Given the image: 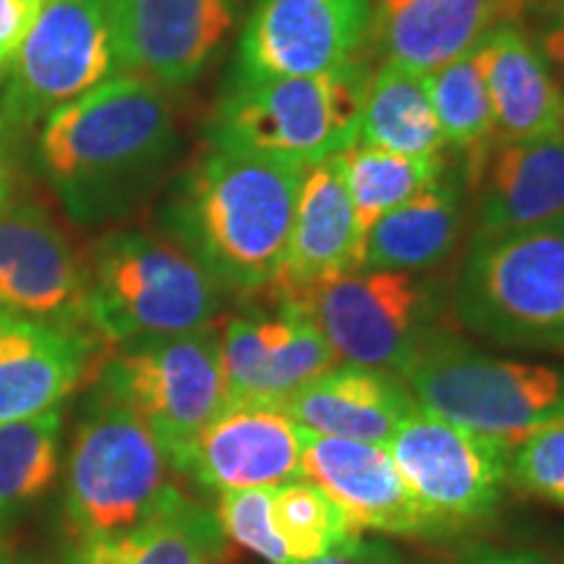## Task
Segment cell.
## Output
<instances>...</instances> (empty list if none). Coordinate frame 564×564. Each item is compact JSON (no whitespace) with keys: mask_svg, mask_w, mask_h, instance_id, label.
Here are the masks:
<instances>
[{"mask_svg":"<svg viewBox=\"0 0 564 564\" xmlns=\"http://www.w3.org/2000/svg\"><path fill=\"white\" fill-rule=\"evenodd\" d=\"M463 564H556L554 556H549L541 549L531 546H514V549H499V546H474L463 556Z\"/></svg>","mask_w":564,"mask_h":564,"instance_id":"obj_36","label":"cell"},{"mask_svg":"<svg viewBox=\"0 0 564 564\" xmlns=\"http://www.w3.org/2000/svg\"><path fill=\"white\" fill-rule=\"evenodd\" d=\"M225 299L165 232L110 230L84 253V322L105 345L209 327Z\"/></svg>","mask_w":564,"mask_h":564,"instance_id":"obj_4","label":"cell"},{"mask_svg":"<svg viewBox=\"0 0 564 564\" xmlns=\"http://www.w3.org/2000/svg\"><path fill=\"white\" fill-rule=\"evenodd\" d=\"M415 405L403 377L356 364H335L282 403L303 432L382 447Z\"/></svg>","mask_w":564,"mask_h":564,"instance_id":"obj_22","label":"cell"},{"mask_svg":"<svg viewBox=\"0 0 564 564\" xmlns=\"http://www.w3.org/2000/svg\"><path fill=\"white\" fill-rule=\"evenodd\" d=\"M531 37L564 95V3L541 6L539 24H535Z\"/></svg>","mask_w":564,"mask_h":564,"instance_id":"obj_34","label":"cell"},{"mask_svg":"<svg viewBox=\"0 0 564 564\" xmlns=\"http://www.w3.org/2000/svg\"><path fill=\"white\" fill-rule=\"evenodd\" d=\"M449 314L499 348L564 356V215L474 232L449 282Z\"/></svg>","mask_w":564,"mask_h":564,"instance_id":"obj_3","label":"cell"},{"mask_svg":"<svg viewBox=\"0 0 564 564\" xmlns=\"http://www.w3.org/2000/svg\"><path fill=\"white\" fill-rule=\"evenodd\" d=\"M178 147L171 91L118 74L47 118L34 162L70 217L100 223L147 199Z\"/></svg>","mask_w":564,"mask_h":564,"instance_id":"obj_1","label":"cell"},{"mask_svg":"<svg viewBox=\"0 0 564 564\" xmlns=\"http://www.w3.org/2000/svg\"><path fill=\"white\" fill-rule=\"evenodd\" d=\"M61 411L0 423V518L42 497L58 476Z\"/></svg>","mask_w":564,"mask_h":564,"instance_id":"obj_29","label":"cell"},{"mask_svg":"<svg viewBox=\"0 0 564 564\" xmlns=\"http://www.w3.org/2000/svg\"><path fill=\"white\" fill-rule=\"evenodd\" d=\"M243 0H110L118 74L173 91L220 58Z\"/></svg>","mask_w":564,"mask_h":564,"instance_id":"obj_13","label":"cell"},{"mask_svg":"<svg viewBox=\"0 0 564 564\" xmlns=\"http://www.w3.org/2000/svg\"><path fill=\"white\" fill-rule=\"evenodd\" d=\"M303 478L322 486L361 531L444 539L400 478L382 444L303 432Z\"/></svg>","mask_w":564,"mask_h":564,"instance_id":"obj_19","label":"cell"},{"mask_svg":"<svg viewBox=\"0 0 564 564\" xmlns=\"http://www.w3.org/2000/svg\"><path fill=\"white\" fill-rule=\"evenodd\" d=\"M340 160L352 215H356V225L364 241L384 215H390L411 196L432 186L449 162L447 152L400 154L366 144L350 147L348 152L340 154Z\"/></svg>","mask_w":564,"mask_h":564,"instance_id":"obj_27","label":"cell"},{"mask_svg":"<svg viewBox=\"0 0 564 564\" xmlns=\"http://www.w3.org/2000/svg\"><path fill=\"white\" fill-rule=\"evenodd\" d=\"M474 207V232L528 228L564 215V131L497 139L457 158Z\"/></svg>","mask_w":564,"mask_h":564,"instance_id":"obj_18","label":"cell"},{"mask_svg":"<svg viewBox=\"0 0 564 564\" xmlns=\"http://www.w3.org/2000/svg\"><path fill=\"white\" fill-rule=\"evenodd\" d=\"M95 387L150 426L173 470L225 403L220 327L108 345Z\"/></svg>","mask_w":564,"mask_h":564,"instance_id":"obj_9","label":"cell"},{"mask_svg":"<svg viewBox=\"0 0 564 564\" xmlns=\"http://www.w3.org/2000/svg\"><path fill=\"white\" fill-rule=\"evenodd\" d=\"M112 76L110 0H45L0 91V131L17 141Z\"/></svg>","mask_w":564,"mask_h":564,"instance_id":"obj_10","label":"cell"},{"mask_svg":"<svg viewBox=\"0 0 564 564\" xmlns=\"http://www.w3.org/2000/svg\"><path fill=\"white\" fill-rule=\"evenodd\" d=\"M468 186L460 165L444 167L432 186L384 215L366 236L364 267L436 272L453 259L468 220Z\"/></svg>","mask_w":564,"mask_h":564,"instance_id":"obj_24","label":"cell"},{"mask_svg":"<svg viewBox=\"0 0 564 564\" xmlns=\"http://www.w3.org/2000/svg\"><path fill=\"white\" fill-rule=\"evenodd\" d=\"M13 139L6 137L0 131V209L6 207V202L11 199L13 194V183H17V171H13V154H11Z\"/></svg>","mask_w":564,"mask_h":564,"instance_id":"obj_37","label":"cell"},{"mask_svg":"<svg viewBox=\"0 0 564 564\" xmlns=\"http://www.w3.org/2000/svg\"><path fill=\"white\" fill-rule=\"evenodd\" d=\"M335 364V350L293 301L274 299L270 312L230 316L220 327L225 400L282 405Z\"/></svg>","mask_w":564,"mask_h":564,"instance_id":"obj_14","label":"cell"},{"mask_svg":"<svg viewBox=\"0 0 564 564\" xmlns=\"http://www.w3.org/2000/svg\"><path fill=\"white\" fill-rule=\"evenodd\" d=\"M403 379L421 408L510 453L564 419V364L491 356L447 327L423 343Z\"/></svg>","mask_w":564,"mask_h":564,"instance_id":"obj_6","label":"cell"},{"mask_svg":"<svg viewBox=\"0 0 564 564\" xmlns=\"http://www.w3.org/2000/svg\"><path fill=\"white\" fill-rule=\"evenodd\" d=\"M429 84L444 150L470 158L497 141L491 100L476 53H465L429 70Z\"/></svg>","mask_w":564,"mask_h":564,"instance_id":"obj_30","label":"cell"},{"mask_svg":"<svg viewBox=\"0 0 564 564\" xmlns=\"http://www.w3.org/2000/svg\"><path fill=\"white\" fill-rule=\"evenodd\" d=\"M230 546L217 514L173 486L139 525L82 539L63 564H228Z\"/></svg>","mask_w":564,"mask_h":564,"instance_id":"obj_25","label":"cell"},{"mask_svg":"<svg viewBox=\"0 0 564 564\" xmlns=\"http://www.w3.org/2000/svg\"><path fill=\"white\" fill-rule=\"evenodd\" d=\"M474 53L489 91L497 139L564 131V95L523 24L497 26Z\"/></svg>","mask_w":564,"mask_h":564,"instance_id":"obj_23","label":"cell"},{"mask_svg":"<svg viewBox=\"0 0 564 564\" xmlns=\"http://www.w3.org/2000/svg\"><path fill=\"white\" fill-rule=\"evenodd\" d=\"M173 465L137 413L91 390L68 455L66 514L76 539L139 525L173 489Z\"/></svg>","mask_w":564,"mask_h":564,"instance_id":"obj_8","label":"cell"},{"mask_svg":"<svg viewBox=\"0 0 564 564\" xmlns=\"http://www.w3.org/2000/svg\"><path fill=\"white\" fill-rule=\"evenodd\" d=\"M303 429L272 403L225 400L196 436L181 474L209 491L259 489L303 478Z\"/></svg>","mask_w":564,"mask_h":564,"instance_id":"obj_16","label":"cell"},{"mask_svg":"<svg viewBox=\"0 0 564 564\" xmlns=\"http://www.w3.org/2000/svg\"><path fill=\"white\" fill-rule=\"evenodd\" d=\"M274 486L223 491L217 499V523L225 539L246 552L262 556L267 564H293L272 518Z\"/></svg>","mask_w":564,"mask_h":564,"instance_id":"obj_31","label":"cell"},{"mask_svg":"<svg viewBox=\"0 0 564 564\" xmlns=\"http://www.w3.org/2000/svg\"><path fill=\"white\" fill-rule=\"evenodd\" d=\"M0 308L30 319L87 327L84 253L53 212L13 194L0 209Z\"/></svg>","mask_w":564,"mask_h":564,"instance_id":"obj_15","label":"cell"},{"mask_svg":"<svg viewBox=\"0 0 564 564\" xmlns=\"http://www.w3.org/2000/svg\"><path fill=\"white\" fill-rule=\"evenodd\" d=\"M105 345L89 327L30 319L0 308V423L61 408L95 379Z\"/></svg>","mask_w":564,"mask_h":564,"instance_id":"obj_17","label":"cell"},{"mask_svg":"<svg viewBox=\"0 0 564 564\" xmlns=\"http://www.w3.org/2000/svg\"><path fill=\"white\" fill-rule=\"evenodd\" d=\"M371 63L356 58L319 76L225 84L207 144L249 158L312 167L358 144Z\"/></svg>","mask_w":564,"mask_h":564,"instance_id":"obj_5","label":"cell"},{"mask_svg":"<svg viewBox=\"0 0 564 564\" xmlns=\"http://www.w3.org/2000/svg\"><path fill=\"white\" fill-rule=\"evenodd\" d=\"M552 3H564V0H528V9H533V6H552Z\"/></svg>","mask_w":564,"mask_h":564,"instance_id":"obj_38","label":"cell"},{"mask_svg":"<svg viewBox=\"0 0 564 564\" xmlns=\"http://www.w3.org/2000/svg\"><path fill=\"white\" fill-rule=\"evenodd\" d=\"M366 241L356 225L340 154L306 167L272 299H295L364 267Z\"/></svg>","mask_w":564,"mask_h":564,"instance_id":"obj_20","label":"cell"},{"mask_svg":"<svg viewBox=\"0 0 564 564\" xmlns=\"http://www.w3.org/2000/svg\"><path fill=\"white\" fill-rule=\"evenodd\" d=\"M299 564H403V554L392 544H384V541L358 535L343 549H335V552L324 554L319 560Z\"/></svg>","mask_w":564,"mask_h":564,"instance_id":"obj_35","label":"cell"},{"mask_svg":"<svg viewBox=\"0 0 564 564\" xmlns=\"http://www.w3.org/2000/svg\"><path fill=\"white\" fill-rule=\"evenodd\" d=\"M358 144L400 154H440L444 141L436 123L426 70L382 61L366 84Z\"/></svg>","mask_w":564,"mask_h":564,"instance_id":"obj_26","label":"cell"},{"mask_svg":"<svg viewBox=\"0 0 564 564\" xmlns=\"http://www.w3.org/2000/svg\"><path fill=\"white\" fill-rule=\"evenodd\" d=\"M293 301L312 316L340 364L403 377L423 343L444 327L449 285L434 272L361 267Z\"/></svg>","mask_w":564,"mask_h":564,"instance_id":"obj_7","label":"cell"},{"mask_svg":"<svg viewBox=\"0 0 564 564\" xmlns=\"http://www.w3.org/2000/svg\"><path fill=\"white\" fill-rule=\"evenodd\" d=\"M303 173L207 144L171 183L160 207L162 232L228 293H267L285 262Z\"/></svg>","mask_w":564,"mask_h":564,"instance_id":"obj_2","label":"cell"},{"mask_svg":"<svg viewBox=\"0 0 564 564\" xmlns=\"http://www.w3.org/2000/svg\"><path fill=\"white\" fill-rule=\"evenodd\" d=\"M531 17L528 0H373L366 45L419 70L474 53L497 26Z\"/></svg>","mask_w":564,"mask_h":564,"instance_id":"obj_21","label":"cell"},{"mask_svg":"<svg viewBox=\"0 0 564 564\" xmlns=\"http://www.w3.org/2000/svg\"><path fill=\"white\" fill-rule=\"evenodd\" d=\"M507 484L564 510V419L533 432L510 453Z\"/></svg>","mask_w":564,"mask_h":564,"instance_id":"obj_32","label":"cell"},{"mask_svg":"<svg viewBox=\"0 0 564 564\" xmlns=\"http://www.w3.org/2000/svg\"><path fill=\"white\" fill-rule=\"evenodd\" d=\"M272 518L293 564L319 560L364 535L350 514L308 478L274 486Z\"/></svg>","mask_w":564,"mask_h":564,"instance_id":"obj_28","label":"cell"},{"mask_svg":"<svg viewBox=\"0 0 564 564\" xmlns=\"http://www.w3.org/2000/svg\"><path fill=\"white\" fill-rule=\"evenodd\" d=\"M371 9L373 0H257L228 82L319 76L361 58Z\"/></svg>","mask_w":564,"mask_h":564,"instance_id":"obj_12","label":"cell"},{"mask_svg":"<svg viewBox=\"0 0 564 564\" xmlns=\"http://www.w3.org/2000/svg\"><path fill=\"white\" fill-rule=\"evenodd\" d=\"M0 564H6V560H3V556H0Z\"/></svg>","mask_w":564,"mask_h":564,"instance_id":"obj_39","label":"cell"},{"mask_svg":"<svg viewBox=\"0 0 564 564\" xmlns=\"http://www.w3.org/2000/svg\"><path fill=\"white\" fill-rule=\"evenodd\" d=\"M384 447L442 535L484 523L502 505L510 449L489 436L415 405Z\"/></svg>","mask_w":564,"mask_h":564,"instance_id":"obj_11","label":"cell"},{"mask_svg":"<svg viewBox=\"0 0 564 564\" xmlns=\"http://www.w3.org/2000/svg\"><path fill=\"white\" fill-rule=\"evenodd\" d=\"M45 0H0V70L11 63L37 24Z\"/></svg>","mask_w":564,"mask_h":564,"instance_id":"obj_33","label":"cell"}]
</instances>
